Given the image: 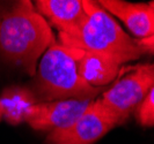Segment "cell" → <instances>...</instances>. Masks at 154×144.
<instances>
[{
  "mask_svg": "<svg viewBox=\"0 0 154 144\" xmlns=\"http://www.w3.org/2000/svg\"><path fill=\"white\" fill-rule=\"evenodd\" d=\"M54 43L50 24L31 1L0 8V54L29 76H35L38 60Z\"/></svg>",
  "mask_w": 154,
  "mask_h": 144,
  "instance_id": "cell-1",
  "label": "cell"
},
{
  "mask_svg": "<svg viewBox=\"0 0 154 144\" xmlns=\"http://www.w3.org/2000/svg\"><path fill=\"white\" fill-rule=\"evenodd\" d=\"M86 17L74 28L59 32V44L82 51L109 54L122 63L144 53L99 2L82 0Z\"/></svg>",
  "mask_w": 154,
  "mask_h": 144,
  "instance_id": "cell-2",
  "label": "cell"
},
{
  "mask_svg": "<svg viewBox=\"0 0 154 144\" xmlns=\"http://www.w3.org/2000/svg\"><path fill=\"white\" fill-rule=\"evenodd\" d=\"M30 90L38 103L56 100H93L103 88H94L78 72L75 58L69 47L54 43L42 55Z\"/></svg>",
  "mask_w": 154,
  "mask_h": 144,
  "instance_id": "cell-3",
  "label": "cell"
},
{
  "mask_svg": "<svg viewBox=\"0 0 154 144\" xmlns=\"http://www.w3.org/2000/svg\"><path fill=\"white\" fill-rule=\"evenodd\" d=\"M154 84V62L134 67L99 98L101 107L118 125L131 115Z\"/></svg>",
  "mask_w": 154,
  "mask_h": 144,
  "instance_id": "cell-4",
  "label": "cell"
},
{
  "mask_svg": "<svg viewBox=\"0 0 154 144\" xmlns=\"http://www.w3.org/2000/svg\"><path fill=\"white\" fill-rule=\"evenodd\" d=\"M118 123L94 100L75 122L69 127L54 129L48 134L46 144H94Z\"/></svg>",
  "mask_w": 154,
  "mask_h": 144,
  "instance_id": "cell-5",
  "label": "cell"
},
{
  "mask_svg": "<svg viewBox=\"0 0 154 144\" xmlns=\"http://www.w3.org/2000/svg\"><path fill=\"white\" fill-rule=\"evenodd\" d=\"M94 100H56L37 103L30 108L26 122L35 130L52 131L69 127L85 113Z\"/></svg>",
  "mask_w": 154,
  "mask_h": 144,
  "instance_id": "cell-6",
  "label": "cell"
},
{
  "mask_svg": "<svg viewBox=\"0 0 154 144\" xmlns=\"http://www.w3.org/2000/svg\"><path fill=\"white\" fill-rule=\"evenodd\" d=\"M69 48L75 58L79 74L89 85L94 88H103L116 78L119 66L122 65L116 58L101 52Z\"/></svg>",
  "mask_w": 154,
  "mask_h": 144,
  "instance_id": "cell-7",
  "label": "cell"
},
{
  "mask_svg": "<svg viewBox=\"0 0 154 144\" xmlns=\"http://www.w3.org/2000/svg\"><path fill=\"white\" fill-rule=\"evenodd\" d=\"M97 2L107 12L117 16L140 39L154 35V9L149 4H134L122 0H100Z\"/></svg>",
  "mask_w": 154,
  "mask_h": 144,
  "instance_id": "cell-8",
  "label": "cell"
},
{
  "mask_svg": "<svg viewBox=\"0 0 154 144\" xmlns=\"http://www.w3.org/2000/svg\"><path fill=\"white\" fill-rule=\"evenodd\" d=\"M35 7L59 32L74 28L86 17L82 0H37Z\"/></svg>",
  "mask_w": 154,
  "mask_h": 144,
  "instance_id": "cell-9",
  "label": "cell"
},
{
  "mask_svg": "<svg viewBox=\"0 0 154 144\" xmlns=\"http://www.w3.org/2000/svg\"><path fill=\"white\" fill-rule=\"evenodd\" d=\"M38 101L30 88L12 85L5 88L0 95L2 116L12 126L26 121L30 108Z\"/></svg>",
  "mask_w": 154,
  "mask_h": 144,
  "instance_id": "cell-10",
  "label": "cell"
},
{
  "mask_svg": "<svg viewBox=\"0 0 154 144\" xmlns=\"http://www.w3.org/2000/svg\"><path fill=\"white\" fill-rule=\"evenodd\" d=\"M136 119L143 127H154V84L136 108Z\"/></svg>",
  "mask_w": 154,
  "mask_h": 144,
  "instance_id": "cell-11",
  "label": "cell"
},
{
  "mask_svg": "<svg viewBox=\"0 0 154 144\" xmlns=\"http://www.w3.org/2000/svg\"><path fill=\"white\" fill-rule=\"evenodd\" d=\"M151 7L154 9V1L149 2ZM137 44L141 48V51L144 53H154V35L152 37L148 38H143V39H138L137 40Z\"/></svg>",
  "mask_w": 154,
  "mask_h": 144,
  "instance_id": "cell-12",
  "label": "cell"
},
{
  "mask_svg": "<svg viewBox=\"0 0 154 144\" xmlns=\"http://www.w3.org/2000/svg\"><path fill=\"white\" fill-rule=\"evenodd\" d=\"M2 118V110H1V106H0V119Z\"/></svg>",
  "mask_w": 154,
  "mask_h": 144,
  "instance_id": "cell-13",
  "label": "cell"
}]
</instances>
